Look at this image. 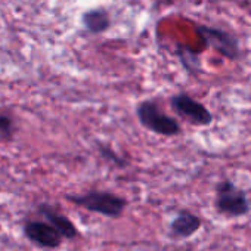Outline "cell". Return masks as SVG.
Masks as SVG:
<instances>
[{
	"label": "cell",
	"mask_w": 251,
	"mask_h": 251,
	"mask_svg": "<svg viewBox=\"0 0 251 251\" xmlns=\"http://www.w3.org/2000/svg\"><path fill=\"white\" fill-rule=\"evenodd\" d=\"M24 233L31 242L45 248H58L64 238L52 223L45 222H28L24 226Z\"/></svg>",
	"instance_id": "cell-5"
},
{
	"label": "cell",
	"mask_w": 251,
	"mask_h": 251,
	"mask_svg": "<svg viewBox=\"0 0 251 251\" xmlns=\"http://www.w3.org/2000/svg\"><path fill=\"white\" fill-rule=\"evenodd\" d=\"M15 133V123L11 114L0 111V138L9 139Z\"/></svg>",
	"instance_id": "cell-10"
},
{
	"label": "cell",
	"mask_w": 251,
	"mask_h": 251,
	"mask_svg": "<svg viewBox=\"0 0 251 251\" xmlns=\"http://www.w3.org/2000/svg\"><path fill=\"white\" fill-rule=\"evenodd\" d=\"M170 105L180 117L195 126H208L213 121L211 112L202 103L197 102L185 93L175 95L170 99Z\"/></svg>",
	"instance_id": "cell-4"
},
{
	"label": "cell",
	"mask_w": 251,
	"mask_h": 251,
	"mask_svg": "<svg viewBox=\"0 0 251 251\" xmlns=\"http://www.w3.org/2000/svg\"><path fill=\"white\" fill-rule=\"evenodd\" d=\"M138 118L145 129L164 135L175 136L180 132V126L169 115H166L154 100H144L136 108Z\"/></svg>",
	"instance_id": "cell-2"
},
{
	"label": "cell",
	"mask_w": 251,
	"mask_h": 251,
	"mask_svg": "<svg viewBox=\"0 0 251 251\" xmlns=\"http://www.w3.org/2000/svg\"><path fill=\"white\" fill-rule=\"evenodd\" d=\"M40 211H42V214L49 220V223H52V225L61 232V235H62L64 238L71 239V238H75V236H77V229H75V226L71 223V220H70L68 217H65V216H62V214H59V213L50 210V208L46 207V205L40 207Z\"/></svg>",
	"instance_id": "cell-8"
},
{
	"label": "cell",
	"mask_w": 251,
	"mask_h": 251,
	"mask_svg": "<svg viewBox=\"0 0 251 251\" xmlns=\"http://www.w3.org/2000/svg\"><path fill=\"white\" fill-rule=\"evenodd\" d=\"M216 207L222 214H226L230 217L244 216L250 210V204L244 191L236 188L229 180H223L217 185Z\"/></svg>",
	"instance_id": "cell-3"
},
{
	"label": "cell",
	"mask_w": 251,
	"mask_h": 251,
	"mask_svg": "<svg viewBox=\"0 0 251 251\" xmlns=\"http://www.w3.org/2000/svg\"><path fill=\"white\" fill-rule=\"evenodd\" d=\"M200 227H201L200 217H197L195 214L188 213V211L179 213L170 225L173 235H176L179 238H188V236L194 235Z\"/></svg>",
	"instance_id": "cell-7"
},
{
	"label": "cell",
	"mask_w": 251,
	"mask_h": 251,
	"mask_svg": "<svg viewBox=\"0 0 251 251\" xmlns=\"http://www.w3.org/2000/svg\"><path fill=\"white\" fill-rule=\"evenodd\" d=\"M68 201L84 207L89 211H95L99 214H103L106 217H120V214L123 213L124 207H126V200L109 194V192H87L84 195H68L67 197Z\"/></svg>",
	"instance_id": "cell-1"
},
{
	"label": "cell",
	"mask_w": 251,
	"mask_h": 251,
	"mask_svg": "<svg viewBox=\"0 0 251 251\" xmlns=\"http://www.w3.org/2000/svg\"><path fill=\"white\" fill-rule=\"evenodd\" d=\"M198 33L202 36V39L205 40L208 46L214 48L223 56L229 59L238 58V42L227 33L216 30V28H210V27H200Z\"/></svg>",
	"instance_id": "cell-6"
},
{
	"label": "cell",
	"mask_w": 251,
	"mask_h": 251,
	"mask_svg": "<svg viewBox=\"0 0 251 251\" xmlns=\"http://www.w3.org/2000/svg\"><path fill=\"white\" fill-rule=\"evenodd\" d=\"M81 23H83L84 28L89 33L99 34V33H103L105 30H108V27H109V15L102 9L87 11L81 17Z\"/></svg>",
	"instance_id": "cell-9"
}]
</instances>
